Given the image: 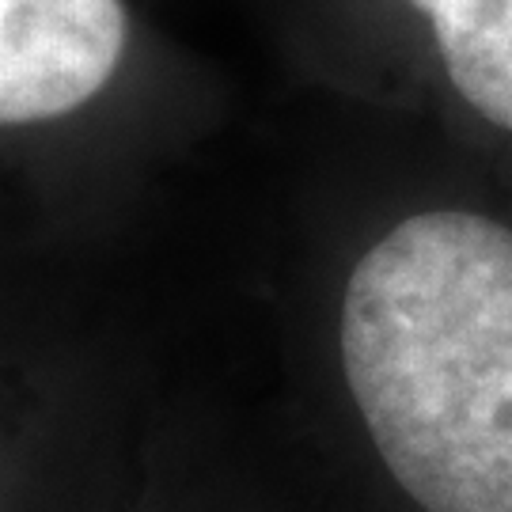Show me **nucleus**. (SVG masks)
Segmentation results:
<instances>
[{
  "instance_id": "f257e3e1",
  "label": "nucleus",
  "mask_w": 512,
  "mask_h": 512,
  "mask_svg": "<svg viewBox=\"0 0 512 512\" xmlns=\"http://www.w3.org/2000/svg\"><path fill=\"white\" fill-rule=\"evenodd\" d=\"M342 368L425 512H512V228L463 209L395 224L353 266Z\"/></svg>"
},
{
  "instance_id": "f03ea898",
  "label": "nucleus",
  "mask_w": 512,
  "mask_h": 512,
  "mask_svg": "<svg viewBox=\"0 0 512 512\" xmlns=\"http://www.w3.org/2000/svg\"><path fill=\"white\" fill-rule=\"evenodd\" d=\"M122 50V0H0V126L84 107L107 88Z\"/></svg>"
},
{
  "instance_id": "7ed1b4c3",
  "label": "nucleus",
  "mask_w": 512,
  "mask_h": 512,
  "mask_svg": "<svg viewBox=\"0 0 512 512\" xmlns=\"http://www.w3.org/2000/svg\"><path fill=\"white\" fill-rule=\"evenodd\" d=\"M433 23L448 80L471 107L512 129V0H410Z\"/></svg>"
}]
</instances>
